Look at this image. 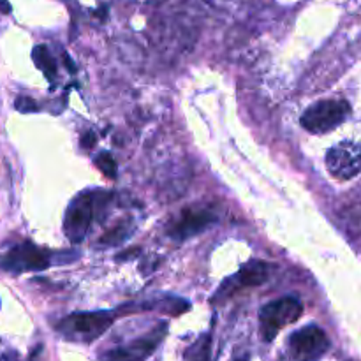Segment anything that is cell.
<instances>
[{"mask_svg": "<svg viewBox=\"0 0 361 361\" xmlns=\"http://www.w3.org/2000/svg\"><path fill=\"white\" fill-rule=\"evenodd\" d=\"M351 115V106L344 99H326L309 106L302 115V127L310 134H326L337 129Z\"/></svg>", "mask_w": 361, "mask_h": 361, "instance_id": "obj_1", "label": "cell"}, {"mask_svg": "<svg viewBox=\"0 0 361 361\" xmlns=\"http://www.w3.org/2000/svg\"><path fill=\"white\" fill-rule=\"evenodd\" d=\"M113 324V314L108 310H99V312H76L63 317L56 330L66 338L74 342H94L101 337L106 330Z\"/></svg>", "mask_w": 361, "mask_h": 361, "instance_id": "obj_2", "label": "cell"}, {"mask_svg": "<svg viewBox=\"0 0 361 361\" xmlns=\"http://www.w3.org/2000/svg\"><path fill=\"white\" fill-rule=\"evenodd\" d=\"M302 314L303 305L295 296H286V298H279L267 303L259 312L261 338L264 342H271L282 328L296 323L302 317Z\"/></svg>", "mask_w": 361, "mask_h": 361, "instance_id": "obj_3", "label": "cell"}, {"mask_svg": "<svg viewBox=\"0 0 361 361\" xmlns=\"http://www.w3.org/2000/svg\"><path fill=\"white\" fill-rule=\"evenodd\" d=\"M328 349L330 341L316 324L295 331L288 341V356L291 361H319Z\"/></svg>", "mask_w": 361, "mask_h": 361, "instance_id": "obj_4", "label": "cell"}, {"mask_svg": "<svg viewBox=\"0 0 361 361\" xmlns=\"http://www.w3.org/2000/svg\"><path fill=\"white\" fill-rule=\"evenodd\" d=\"M166 334H168V324L162 321L143 337L134 338V341L127 342L120 348L106 351L101 356V361H145L154 355V351L159 348Z\"/></svg>", "mask_w": 361, "mask_h": 361, "instance_id": "obj_5", "label": "cell"}, {"mask_svg": "<svg viewBox=\"0 0 361 361\" xmlns=\"http://www.w3.org/2000/svg\"><path fill=\"white\" fill-rule=\"evenodd\" d=\"M326 168L337 180H353L361 173V145L345 140L331 147L326 154Z\"/></svg>", "mask_w": 361, "mask_h": 361, "instance_id": "obj_6", "label": "cell"}, {"mask_svg": "<svg viewBox=\"0 0 361 361\" xmlns=\"http://www.w3.org/2000/svg\"><path fill=\"white\" fill-rule=\"evenodd\" d=\"M49 264H51V256L30 242H23L13 247L9 252L0 257V268L11 271V274L44 270Z\"/></svg>", "mask_w": 361, "mask_h": 361, "instance_id": "obj_7", "label": "cell"}, {"mask_svg": "<svg viewBox=\"0 0 361 361\" xmlns=\"http://www.w3.org/2000/svg\"><path fill=\"white\" fill-rule=\"evenodd\" d=\"M94 219V197L81 192L71 201L63 219V233L73 243L83 242Z\"/></svg>", "mask_w": 361, "mask_h": 361, "instance_id": "obj_8", "label": "cell"}, {"mask_svg": "<svg viewBox=\"0 0 361 361\" xmlns=\"http://www.w3.org/2000/svg\"><path fill=\"white\" fill-rule=\"evenodd\" d=\"M271 270H274L271 264L264 263V261H249L238 274L233 275L231 279H228L221 286V289H219L217 295H215V298L212 302L215 303L219 300L229 298V296H233L236 291H240L243 288H256V286L264 284L268 281V277H270Z\"/></svg>", "mask_w": 361, "mask_h": 361, "instance_id": "obj_9", "label": "cell"}, {"mask_svg": "<svg viewBox=\"0 0 361 361\" xmlns=\"http://www.w3.org/2000/svg\"><path fill=\"white\" fill-rule=\"evenodd\" d=\"M217 221V215L210 208H187L180 217L173 222L169 235L175 240H187L194 235H200Z\"/></svg>", "mask_w": 361, "mask_h": 361, "instance_id": "obj_10", "label": "cell"}, {"mask_svg": "<svg viewBox=\"0 0 361 361\" xmlns=\"http://www.w3.org/2000/svg\"><path fill=\"white\" fill-rule=\"evenodd\" d=\"M32 59H34L35 66H37V69L42 71V74H44L46 78H48L49 81H53L56 78V63L55 60H53V56L49 55L48 48L42 44L35 46L34 51H32Z\"/></svg>", "mask_w": 361, "mask_h": 361, "instance_id": "obj_11", "label": "cell"}, {"mask_svg": "<svg viewBox=\"0 0 361 361\" xmlns=\"http://www.w3.org/2000/svg\"><path fill=\"white\" fill-rule=\"evenodd\" d=\"M133 229L134 228L130 222H120L118 226H115L111 231H108L104 236H102L101 245L102 247L120 245V243H123L130 235H133Z\"/></svg>", "mask_w": 361, "mask_h": 361, "instance_id": "obj_12", "label": "cell"}, {"mask_svg": "<svg viewBox=\"0 0 361 361\" xmlns=\"http://www.w3.org/2000/svg\"><path fill=\"white\" fill-rule=\"evenodd\" d=\"M210 335H203L192 348V358H190V361H210Z\"/></svg>", "mask_w": 361, "mask_h": 361, "instance_id": "obj_13", "label": "cell"}, {"mask_svg": "<svg viewBox=\"0 0 361 361\" xmlns=\"http://www.w3.org/2000/svg\"><path fill=\"white\" fill-rule=\"evenodd\" d=\"M95 164L108 178H116V162L109 152H101L97 159H95Z\"/></svg>", "mask_w": 361, "mask_h": 361, "instance_id": "obj_14", "label": "cell"}, {"mask_svg": "<svg viewBox=\"0 0 361 361\" xmlns=\"http://www.w3.org/2000/svg\"><path fill=\"white\" fill-rule=\"evenodd\" d=\"M16 109H20L21 113H32V111H37V104L34 102V99L20 95V97L16 99Z\"/></svg>", "mask_w": 361, "mask_h": 361, "instance_id": "obj_15", "label": "cell"}, {"mask_svg": "<svg viewBox=\"0 0 361 361\" xmlns=\"http://www.w3.org/2000/svg\"><path fill=\"white\" fill-rule=\"evenodd\" d=\"M92 145H94V134L87 133L83 137H81V147H83V148H92Z\"/></svg>", "mask_w": 361, "mask_h": 361, "instance_id": "obj_16", "label": "cell"}, {"mask_svg": "<svg viewBox=\"0 0 361 361\" xmlns=\"http://www.w3.org/2000/svg\"><path fill=\"white\" fill-rule=\"evenodd\" d=\"M0 13L9 14L11 13V4L7 0H0Z\"/></svg>", "mask_w": 361, "mask_h": 361, "instance_id": "obj_17", "label": "cell"}, {"mask_svg": "<svg viewBox=\"0 0 361 361\" xmlns=\"http://www.w3.org/2000/svg\"><path fill=\"white\" fill-rule=\"evenodd\" d=\"M235 361H249V358H247V356H243V358H238V360H235Z\"/></svg>", "mask_w": 361, "mask_h": 361, "instance_id": "obj_18", "label": "cell"}]
</instances>
